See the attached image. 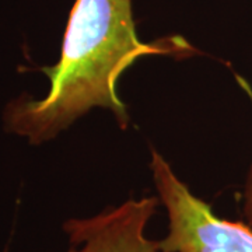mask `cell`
Wrapping results in <instances>:
<instances>
[{
	"mask_svg": "<svg viewBox=\"0 0 252 252\" xmlns=\"http://www.w3.org/2000/svg\"><path fill=\"white\" fill-rule=\"evenodd\" d=\"M190 54L182 39L172 45L144 44L136 31L132 0H76L63 38L62 55L44 73L51 87L42 99L20 97L4 112L7 129L31 143L48 142L87 111L107 108L127 126L117 81L137 58L150 54Z\"/></svg>",
	"mask_w": 252,
	"mask_h": 252,
	"instance_id": "obj_1",
	"label": "cell"
},
{
	"mask_svg": "<svg viewBox=\"0 0 252 252\" xmlns=\"http://www.w3.org/2000/svg\"><path fill=\"white\" fill-rule=\"evenodd\" d=\"M158 199L168 215L160 252H252V228L219 217L174 174L162 156L152 153Z\"/></svg>",
	"mask_w": 252,
	"mask_h": 252,
	"instance_id": "obj_2",
	"label": "cell"
},
{
	"mask_svg": "<svg viewBox=\"0 0 252 252\" xmlns=\"http://www.w3.org/2000/svg\"><path fill=\"white\" fill-rule=\"evenodd\" d=\"M160 199H129L95 216L69 219L63 230L70 248L66 252H160L158 241L146 230Z\"/></svg>",
	"mask_w": 252,
	"mask_h": 252,
	"instance_id": "obj_3",
	"label": "cell"
},
{
	"mask_svg": "<svg viewBox=\"0 0 252 252\" xmlns=\"http://www.w3.org/2000/svg\"><path fill=\"white\" fill-rule=\"evenodd\" d=\"M244 215L252 227V167L248 175V181H247L245 193H244Z\"/></svg>",
	"mask_w": 252,
	"mask_h": 252,
	"instance_id": "obj_4",
	"label": "cell"
}]
</instances>
